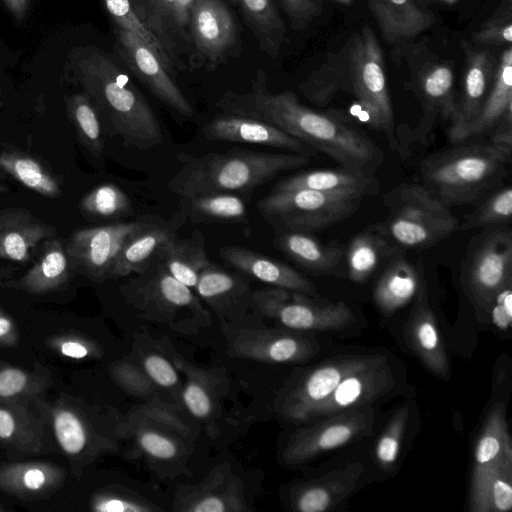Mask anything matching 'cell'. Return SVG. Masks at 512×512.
I'll return each mask as SVG.
<instances>
[{"label":"cell","mask_w":512,"mask_h":512,"mask_svg":"<svg viewBox=\"0 0 512 512\" xmlns=\"http://www.w3.org/2000/svg\"><path fill=\"white\" fill-rule=\"evenodd\" d=\"M267 80L264 70L257 69L249 92H225L217 105L224 113L268 122L341 167L375 175L384 155L368 135L336 116L302 105L291 91L272 93Z\"/></svg>","instance_id":"6da1fadb"},{"label":"cell","mask_w":512,"mask_h":512,"mask_svg":"<svg viewBox=\"0 0 512 512\" xmlns=\"http://www.w3.org/2000/svg\"><path fill=\"white\" fill-rule=\"evenodd\" d=\"M178 159L184 165L168 184L178 197L251 191L282 172L302 168L310 162V157L296 153L239 148L202 156L182 153Z\"/></svg>","instance_id":"7a4b0ae2"},{"label":"cell","mask_w":512,"mask_h":512,"mask_svg":"<svg viewBox=\"0 0 512 512\" xmlns=\"http://www.w3.org/2000/svg\"><path fill=\"white\" fill-rule=\"evenodd\" d=\"M512 149L489 142L437 151L419 165L421 185L447 207L476 204L502 185Z\"/></svg>","instance_id":"3957f363"},{"label":"cell","mask_w":512,"mask_h":512,"mask_svg":"<svg viewBox=\"0 0 512 512\" xmlns=\"http://www.w3.org/2000/svg\"><path fill=\"white\" fill-rule=\"evenodd\" d=\"M90 64L86 86L108 133L127 148L147 150L162 143L157 116L128 75L105 56H95Z\"/></svg>","instance_id":"277c9868"},{"label":"cell","mask_w":512,"mask_h":512,"mask_svg":"<svg viewBox=\"0 0 512 512\" xmlns=\"http://www.w3.org/2000/svg\"><path fill=\"white\" fill-rule=\"evenodd\" d=\"M346 48L342 68L346 80L337 89L352 93L367 114L370 126L385 135L391 149L399 151L383 53L373 30L363 26Z\"/></svg>","instance_id":"5b68a950"},{"label":"cell","mask_w":512,"mask_h":512,"mask_svg":"<svg viewBox=\"0 0 512 512\" xmlns=\"http://www.w3.org/2000/svg\"><path fill=\"white\" fill-rule=\"evenodd\" d=\"M383 202L388 216L379 225L399 248L431 247L459 229L450 208L421 184H399L385 194Z\"/></svg>","instance_id":"8992f818"},{"label":"cell","mask_w":512,"mask_h":512,"mask_svg":"<svg viewBox=\"0 0 512 512\" xmlns=\"http://www.w3.org/2000/svg\"><path fill=\"white\" fill-rule=\"evenodd\" d=\"M366 196L354 192L311 189L272 191L258 201L260 214L273 226L312 233L336 224L360 207Z\"/></svg>","instance_id":"52a82bcc"},{"label":"cell","mask_w":512,"mask_h":512,"mask_svg":"<svg viewBox=\"0 0 512 512\" xmlns=\"http://www.w3.org/2000/svg\"><path fill=\"white\" fill-rule=\"evenodd\" d=\"M469 246L461 268V282L476 312H486L493 296L512 282V233L493 227Z\"/></svg>","instance_id":"ba28073f"},{"label":"cell","mask_w":512,"mask_h":512,"mask_svg":"<svg viewBox=\"0 0 512 512\" xmlns=\"http://www.w3.org/2000/svg\"><path fill=\"white\" fill-rule=\"evenodd\" d=\"M411 89L421 105L418 125L397 135L399 152L409 145L426 146L431 142L436 126L451 121L456 108L454 70L443 60H426L412 69Z\"/></svg>","instance_id":"9c48e42d"},{"label":"cell","mask_w":512,"mask_h":512,"mask_svg":"<svg viewBox=\"0 0 512 512\" xmlns=\"http://www.w3.org/2000/svg\"><path fill=\"white\" fill-rule=\"evenodd\" d=\"M253 302L263 314L293 330H339L354 321L344 302L319 303L307 294L277 287L253 292Z\"/></svg>","instance_id":"30bf717a"},{"label":"cell","mask_w":512,"mask_h":512,"mask_svg":"<svg viewBox=\"0 0 512 512\" xmlns=\"http://www.w3.org/2000/svg\"><path fill=\"white\" fill-rule=\"evenodd\" d=\"M375 414L370 405L348 409L323 416L290 437L283 457L296 465L315 458L332 449L370 435Z\"/></svg>","instance_id":"8fae6325"},{"label":"cell","mask_w":512,"mask_h":512,"mask_svg":"<svg viewBox=\"0 0 512 512\" xmlns=\"http://www.w3.org/2000/svg\"><path fill=\"white\" fill-rule=\"evenodd\" d=\"M191 65L211 71L241 52L240 28L223 0H195L190 16Z\"/></svg>","instance_id":"7c38bea8"},{"label":"cell","mask_w":512,"mask_h":512,"mask_svg":"<svg viewBox=\"0 0 512 512\" xmlns=\"http://www.w3.org/2000/svg\"><path fill=\"white\" fill-rule=\"evenodd\" d=\"M384 354L341 355L310 369L286 393L281 406L284 415L306 421L313 409L328 398L350 373L380 362Z\"/></svg>","instance_id":"4fadbf2b"},{"label":"cell","mask_w":512,"mask_h":512,"mask_svg":"<svg viewBox=\"0 0 512 512\" xmlns=\"http://www.w3.org/2000/svg\"><path fill=\"white\" fill-rule=\"evenodd\" d=\"M149 225L136 221L75 231L65 246L72 268L95 281L109 277L114 261L127 240Z\"/></svg>","instance_id":"5bb4252c"},{"label":"cell","mask_w":512,"mask_h":512,"mask_svg":"<svg viewBox=\"0 0 512 512\" xmlns=\"http://www.w3.org/2000/svg\"><path fill=\"white\" fill-rule=\"evenodd\" d=\"M140 22L160 41L175 70L191 64L190 16L195 0H129Z\"/></svg>","instance_id":"9a60e30c"},{"label":"cell","mask_w":512,"mask_h":512,"mask_svg":"<svg viewBox=\"0 0 512 512\" xmlns=\"http://www.w3.org/2000/svg\"><path fill=\"white\" fill-rule=\"evenodd\" d=\"M507 428L505 407L501 402L496 403L484 420L474 448L469 490V510L472 512H489L492 483L504 474L512 475V464L501 454Z\"/></svg>","instance_id":"2e32d148"},{"label":"cell","mask_w":512,"mask_h":512,"mask_svg":"<svg viewBox=\"0 0 512 512\" xmlns=\"http://www.w3.org/2000/svg\"><path fill=\"white\" fill-rule=\"evenodd\" d=\"M116 49L131 74L163 104L185 117L193 109L157 54L137 35L116 27Z\"/></svg>","instance_id":"e0dca14e"},{"label":"cell","mask_w":512,"mask_h":512,"mask_svg":"<svg viewBox=\"0 0 512 512\" xmlns=\"http://www.w3.org/2000/svg\"><path fill=\"white\" fill-rule=\"evenodd\" d=\"M465 65L460 97L450 121L449 137L454 143L463 137L478 116L492 85L497 58L488 47L465 45Z\"/></svg>","instance_id":"ac0fdd59"},{"label":"cell","mask_w":512,"mask_h":512,"mask_svg":"<svg viewBox=\"0 0 512 512\" xmlns=\"http://www.w3.org/2000/svg\"><path fill=\"white\" fill-rule=\"evenodd\" d=\"M396 384L388 359L350 373L331 395L316 406L309 419L370 405L392 391Z\"/></svg>","instance_id":"d6986e66"},{"label":"cell","mask_w":512,"mask_h":512,"mask_svg":"<svg viewBox=\"0 0 512 512\" xmlns=\"http://www.w3.org/2000/svg\"><path fill=\"white\" fill-rule=\"evenodd\" d=\"M207 139L257 144L311 157L316 150L278 127L253 117L222 113L203 127Z\"/></svg>","instance_id":"ffe728a7"},{"label":"cell","mask_w":512,"mask_h":512,"mask_svg":"<svg viewBox=\"0 0 512 512\" xmlns=\"http://www.w3.org/2000/svg\"><path fill=\"white\" fill-rule=\"evenodd\" d=\"M415 298L404 329L407 345L430 372L447 380L450 377L448 357L435 315L428 303L425 283Z\"/></svg>","instance_id":"44dd1931"},{"label":"cell","mask_w":512,"mask_h":512,"mask_svg":"<svg viewBox=\"0 0 512 512\" xmlns=\"http://www.w3.org/2000/svg\"><path fill=\"white\" fill-rule=\"evenodd\" d=\"M363 472L362 463L353 462L297 484L292 492L295 510L324 512L335 508L356 489Z\"/></svg>","instance_id":"7402d4cb"},{"label":"cell","mask_w":512,"mask_h":512,"mask_svg":"<svg viewBox=\"0 0 512 512\" xmlns=\"http://www.w3.org/2000/svg\"><path fill=\"white\" fill-rule=\"evenodd\" d=\"M318 343L286 331H242L234 342L236 354L272 362H300L318 353Z\"/></svg>","instance_id":"603a6c76"},{"label":"cell","mask_w":512,"mask_h":512,"mask_svg":"<svg viewBox=\"0 0 512 512\" xmlns=\"http://www.w3.org/2000/svg\"><path fill=\"white\" fill-rule=\"evenodd\" d=\"M219 253L230 266L251 278L307 295L316 293L315 285L302 273L257 251L241 246H225Z\"/></svg>","instance_id":"cb8c5ba5"},{"label":"cell","mask_w":512,"mask_h":512,"mask_svg":"<svg viewBox=\"0 0 512 512\" xmlns=\"http://www.w3.org/2000/svg\"><path fill=\"white\" fill-rule=\"evenodd\" d=\"M56 233L51 226L23 208L0 210V258L27 262L37 247Z\"/></svg>","instance_id":"d4e9b609"},{"label":"cell","mask_w":512,"mask_h":512,"mask_svg":"<svg viewBox=\"0 0 512 512\" xmlns=\"http://www.w3.org/2000/svg\"><path fill=\"white\" fill-rule=\"evenodd\" d=\"M369 5L382 36L390 45L415 38L436 21L434 13L419 0H369Z\"/></svg>","instance_id":"484cf974"},{"label":"cell","mask_w":512,"mask_h":512,"mask_svg":"<svg viewBox=\"0 0 512 512\" xmlns=\"http://www.w3.org/2000/svg\"><path fill=\"white\" fill-rule=\"evenodd\" d=\"M311 189L325 192H354L376 195L379 182L374 174L341 167L339 169H317L285 177L274 185L272 191Z\"/></svg>","instance_id":"4316f807"},{"label":"cell","mask_w":512,"mask_h":512,"mask_svg":"<svg viewBox=\"0 0 512 512\" xmlns=\"http://www.w3.org/2000/svg\"><path fill=\"white\" fill-rule=\"evenodd\" d=\"M274 245L294 263L317 274H336L345 260L340 246L322 243L310 233L286 231L275 238Z\"/></svg>","instance_id":"83f0119b"},{"label":"cell","mask_w":512,"mask_h":512,"mask_svg":"<svg viewBox=\"0 0 512 512\" xmlns=\"http://www.w3.org/2000/svg\"><path fill=\"white\" fill-rule=\"evenodd\" d=\"M512 111V47H503L497 58L492 85L476 119L468 127L463 141L488 135L496 123Z\"/></svg>","instance_id":"f1b7e54d"},{"label":"cell","mask_w":512,"mask_h":512,"mask_svg":"<svg viewBox=\"0 0 512 512\" xmlns=\"http://www.w3.org/2000/svg\"><path fill=\"white\" fill-rule=\"evenodd\" d=\"M424 283L416 266L394 256L374 287L375 304L385 314L394 313L415 298Z\"/></svg>","instance_id":"f546056e"},{"label":"cell","mask_w":512,"mask_h":512,"mask_svg":"<svg viewBox=\"0 0 512 512\" xmlns=\"http://www.w3.org/2000/svg\"><path fill=\"white\" fill-rule=\"evenodd\" d=\"M72 268L62 243L53 239L44 241L41 253L34 265L18 280L6 285L30 294H45L66 283Z\"/></svg>","instance_id":"4dcf8cb0"},{"label":"cell","mask_w":512,"mask_h":512,"mask_svg":"<svg viewBox=\"0 0 512 512\" xmlns=\"http://www.w3.org/2000/svg\"><path fill=\"white\" fill-rule=\"evenodd\" d=\"M386 236L380 225H374L355 235L345 252V264L349 278L357 283L364 282L380 266L381 262L399 253Z\"/></svg>","instance_id":"1f68e13d"},{"label":"cell","mask_w":512,"mask_h":512,"mask_svg":"<svg viewBox=\"0 0 512 512\" xmlns=\"http://www.w3.org/2000/svg\"><path fill=\"white\" fill-rule=\"evenodd\" d=\"M65 471L48 462H13L0 465V490L17 496L43 495L55 490Z\"/></svg>","instance_id":"d6a6232c"},{"label":"cell","mask_w":512,"mask_h":512,"mask_svg":"<svg viewBox=\"0 0 512 512\" xmlns=\"http://www.w3.org/2000/svg\"><path fill=\"white\" fill-rule=\"evenodd\" d=\"M254 35L259 48L278 56L286 40V26L274 0H230Z\"/></svg>","instance_id":"836d02e7"},{"label":"cell","mask_w":512,"mask_h":512,"mask_svg":"<svg viewBox=\"0 0 512 512\" xmlns=\"http://www.w3.org/2000/svg\"><path fill=\"white\" fill-rule=\"evenodd\" d=\"M155 257L175 279L194 289L201 272L211 262L199 232L189 239L173 237L159 248Z\"/></svg>","instance_id":"e575fe53"},{"label":"cell","mask_w":512,"mask_h":512,"mask_svg":"<svg viewBox=\"0 0 512 512\" xmlns=\"http://www.w3.org/2000/svg\"><path fill=\"white\" fill-rule=\"evenodd\" d=\"M176 235L169 229L150 224L127 240L109 272V277L120 278L131 273H142L150 265L159 248Z\"/></svg>","instance_id":"d590c367"},{"label":"cell","mask_w":512,"mask_h":512,"mask_svg":"<svg viewBox=\"0 0 512 512\" xmlns=\"http://www.w3.org/2000/svg\"><path fill=\"white\" fill-rule=\"evenodd\" d=\"M179 206L194 223L248 222L245 202L233 193L179 197Z\"/></svg>","instance_id":"8d00e7d4"},{"label":"cell","mask_w":512,"mask_h":512,"mask_svg":"<svg viewBox=\"0 0 512 512\" xmlns=\"http://www.w3.org/2000/svg\"><path fill=\"white\" fill-rule=\"evenodd\" d=\"M195 289L205 301L220 307L253 297V292L242 275L213 262L203 269Z\"/></svg>","instance_id":"74e56055"},{"label":"cell","mask_w":512,"mask_h":512,"mask_svg":"<svg viewBox=\"0 0 512 512\" xmlns=\"http://www.w3.org/2000/svg\"><path fill=\"white\" fill-rule=\"evenodd\" d=\"M0 169L25 187L49 198L61 195L58 181L35 158L14 150L0 154Z\"/></svg>","instance_id":"f35d334b"},{"label":"cell","mask_w":512,"mask_h":512,"mask_svg":"<svg viewBox=\"0 0 512 512\" xmlns=\"http://www.w3.org/2000/svg\"><path fill=\"white\" fill-rule=\"evenodd\" d=\"M475 205V209L465 216L460 229L491 228L507 224L512 216V187L501 185Z\"/></svg>","instance_id":"ab89813d"},{"label":"cell","mask_w":512,"mask_h":512,"mask_svg":"<svg viewBox=\"0 0 512 512\" xmlns=\"http://www.w3.org/2000/svg\"><path fill=\"white\" fill-rule=\"evenodd\" d=\"M24 401L0 403V440L16 447L37 451V426H32Z\"/></svg>","instance_id":"60d3db41"},{"label":"cell","mask_w":512,"mask_h":512,"mask_svg":"<svg viewBox=\"0 0 512 512\" xmlns=\"http://www.w3.org/2000/svg\"><path fill=\"white\" fill-rule=\"evenodd\" d=\"M81 210L93 217L115 219L133 213L129 196L114 184H102L91 190L80 202Z\"/></svg>","instance_id":"b9f144b4"},{"label":"cell","mask_w":512,"mask_h":512,"mask_svg":"<svg viewBox=\"0 0 512 512\" xmlns=\"http://www.w3.org/2000/svg\"><path fill=\"white\" fill-rule=\"evenodd\" d=\"M409 417V407L398 408L388 420L374 446V458L378 466L391 472L395 469Z\"/></svg>","instance_id":"7bdbcfd3"},{"label":"cell","mask_w":512,"mask_h":512,"mask_svg":"<svg viewBox=\"0 0 512 512\" xmlns=\"http://www.w3.org/2000/svg\"><path fill=\"white\" fill-rule=\"evenodd\" d=\"M103 3L117 28L137 35L157 54L167 71L170 74H175V68L165 48L156 36L140 22L129 0H103Z\"/></svg>","instance_id":"ee69618b"},{"label":"cell","mask_w":512,"mask_h":512,"mask_svg":"<svg viewBox=\"0 0 512 512\" xmlns=\"http://www.w3.org/2000/svg\"><path fill=\"white\" fill-rule=\"evenodd\" d=\"M52 425L58 444L70 456L80 454L88 441L87 428L71 409L60 407L52 411Z\"/></svg>","instance_id":"f6af8a7d"},{"label":"cell","mask_w":512,"mask_h":512,"mask_svg":"<svg viewBox=\"0 0 512 512\" xmlns=\"http://www.w3.org/2000/svg\"><path fill=\"white\" fill-rule=\"evenodd\" d=\"M46 386L47 381L40 375L14 367L0 368V403L31 400Z\"/></svg>","instance_id":"bcb514c9"},{"label":"cell","mask_w":512,"mask_h":512,"mask_svg":"<svg viewBox=\"0 0 512 512\" xmlns=\"http://www.w3.org/2000/svg\"><path fill=\"white\" fill-rule=\"evenodd\" d=\"M472 45L505 47L512 43V0H503L499 7L474 32Z\"/></svg>","instance_id":"7dc6e473"},{"label":"cell","mask_w":512,"mask_h":512,"mask_svg":"<svg viewBox=\"0 0 512 512\" xmlns=\"http://www.w3.org/2000/svg\"><path fill=\"white\" fill-rule=\"evenodd\" d=\"M72 115L81 141L95 157H100L103 138L97 112L86 99L78 97L74 101Z\"/></svg>","instance_id":"c3c4849f"},{"label":"cell","mask_w":512,"mask_h":512,"mask_svg":"<svg viewBox=\"0 0 512 512\" xmlns=\"http://www.w3.org/2000/svg\"><path fill=\"white\" fill-rule=\"evenodd\" d=\"M292 29L301 31L317 17L322 9V0H278Z\"/></svg>","instance_id":"681fc988"},{"label":"cell","mask_w":512,"mask_h":512,"mask_svg":"<svg viewBox=\"0 0 512 512\" xmlns=\"http://www.w3.org/2000/svg\"><path fill=\"white\" fill-rule=\"evenodd\" d=\"M485 313L498 330H509L512 323V282L503 286L493 296Z\"/></svg>","instance_id":"f907efd6"},{"label":"cell","mask_w":512,"mask_h":512,"mask_svg":"<svg viewBox=\"0 0 512 512\" xmlns=\"http://www.w3.org/2000/svg\"><path fill=\"white\" fill-rule=\"evenodd\" d=\"M138 442L146 453L159 459H171L177 453L176 444L172 440L152 430H141Z\"/></svg>","instance_id":"816d5d0a"},{"label":"cell","mask_w":512,"mask_h":512,"mask_svg":"<svg viewBox=\"0 0 512 512\" xmlns=\"http://www.w3.org/2000/svg\"><path fill=\"white\" fill-rule=\"evenodd\" d=\"M183 401L196 417L205 418L212 411V400L207 390L197 381H189L183 391Z\"/></svg>","instance_id":"f5cc1de1"},{"label":"cell","mask_w":512,"mask_h":512,"mask_svg":"<svg viewBox=\"0 0 512 512\" xmlns=\"http://www.w3.org/2000/svg\"><path fill=\"white\" fill-rule=\"evenodd\" d=\"M144 369L149 378L163 387L174 386L178 376L172 365L159 355H149L144 360Z\"/></svg>","instance_id":"db71d44e"},{"label":"cell","mask_w":512,"mask_h":512,"mask_svg":"<svg viewBox=\"0 0 512 512\" xmlns=\"http://www.w3.org/2000/svg\"><path fill=\"white\" fill-rule=\"evenodd\" d=\"M92 509L97 512H141L149 510L136 502L116 496H102L95 499Z\"/></svg>","instance_id":"11a10c76"},{"label":"cell","mask_w":512,"mask_h":512,"mask_svg":"<svg viewBox=\"0 0 512 512\" xmlns=\"http://www.w3.org/2000/svg\"><path fill=\"white\" fill-rule=\"evenodd\" d=\"M114 375L127 389L137 392H145L150 388V382L142 377L136 369L122 364L116 367Z\"/></svg>","instance_id":"9f6ffc18"},{"label":"cell","mask_w":512,"mask_h":512,"mask_svg":"<svg viewBox=\"0 0 512 512\" xmlns=\"http://www.w3.org/2000/svg\"><path fill=\"white\" fill-rule=\"evenodd\" d=\"M54 345L63 356L73 359H83L91 354L88 343L75 337L58 338Z\"/></svg>","instance_id":"6f0895ef"},{"label":"cell","mask_w":512,"mask_h":512,"mask_svg":"<svg viewBox=\"0 0 512 512\" xmlns=\"http://www.w3.org/2000/svg\"><path fill=\"white\" fill-rule=\"evenodd\" d=\"M187 509L195 512H224L230 508L228 501L221 495L205 493L195 498Z\"/></svg>","instance_id":"680465c9"},{"label":"cell","mask_w":512,"mask_h":512,"mask_svg":"<svg viewBox=\"0 0 512 512\" xmlns=\"http://www.w3.org/2000/svg\"><path fill=\"white\" fill-rule=\"evenodd\" d=\"M489 137L491 143L512 149V111L496 123Z\"/></svg>","instance_id":"91938a15"},{"label":"cell","mask_w":512,"mask_h":512,"mask_svg":"<svg viewBox=\"0 0 512 512\" xmlns=\"http://www.w3.org/2000/svg\"><path fill=\"white\" fill-rule=\"evenodd\" d=\"M17 330L13 321L0 311V344L15 345Z\"/></svg>","instance_id":"94428289"},{"label":"cell","mask_w":512,"mask_h":512,"mask_svg":"<svg viewBox=\"0 0 512 512\" xmlns=\"http://www.w3.org/2000/svg\"><path fill=\"white\" fill-rule=\"evenodd\" d=\"M13 274L12 269H1L0 270V290L4 287H6L7 283L10 281Z\"/></svg>","instance_id":"6125c7cd"},{"label":"cell","mask_w":512,"mask_h":512,"mask_svg":"<svg viewBox=\"0 0 512 512\" xmlns=\"http://www.w3.org/2000/svg\"><path fill=\"white\" fill-rule=\"evenodd\" d=\"M441 1L442 3L446 4V5H455L459 2H461L462 0H439Z\"/></svg>","instance_id":"be15d7a7"},{"label":"cell","mask_w":512,"mask_h":512,"mask_svg":"<svg viewBox=\"0 0 512 512\" xmlns=\"http://www.w3.org/2000/svg\"><path fill=\"white\" fill-rule=\"evenodd\" d=\"M334 1H336L337 3H339L341 5L349 6L353 3L354 0H334Z\"/></svg>","instance_id":"e7e4bbea"},{"label":"cell","mask_w":512,"mask_h":512,"mask_svg":"<svg viewBox=\"0 0 512 512\" xmlns=\"http://www.w3.org/2000/svg\"><path fill=\"white\" fill-rule=\"evenodd\" d=\"M7 188L0 182V192L6 191Z\"/></svg>","instance_id":"03108f58"},{"label":"cell","mask_w":512,"mask_h":512,"mask_svg":"<svg viewBox=\"0 0 512 512\" xmlns=\"http://www.w3.org/2000/svg\"><path fill=\"white\" fill-rule=\"evenodd\" d=\"M3 511H5V509H4V507L0 503V512H3Z\"/></svg>","instance_id":"003e7915"}]
</instances>
